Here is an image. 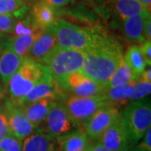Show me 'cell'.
I'll return each mask as SVG.
<instances>
[{"label":"cell","instance_id":"6da1fadb","mask_svg":"<svg viewBox=\"0 0 151 151\" xmlns=\"http://www.w3.org/2000/svg\"><path fill=\"white\" fill-rule=\"evenodd\" d=\"M84 53L81 71L97 83L105 86L123 60V49L112 36L93 29L91 43Z\"/></svg>","mask_w":151,"mask_h":151},{"label":"cell","instance_id":"7a4b0ae2","mask_svg":"<svg viewBox=\"0 0 151 151\" xmlns=\"http://www.w3.org/2000/svg\"><path fill=\"white\" fill-rule=\"evenodd\" d=\"M48 70L45 65L29 58H24L8 82L10 101L19 104L22 99L43 78Z\"/></svg>","mask_w":151,"mask_h":151},{"label":"cell","instance_id":"3957f363","mask_svg":"<svg viewBox=\"0 0 151 151\" xmlns=\"http://www.w3.org/2000/svg\"><path fill=\"white\" fill-rule=\"evenodd\" d=\"M131 142L139 140L151 124L150 99L145 97L129 103L121 114Z\"/></svg>","mask_w":151,"mask_h":151},{"label":"cell","instance_id":"277c9868","mask_svg":"<svg viewBox=\"0 0 151 151\" xmlns=\"http://www.w3.org/2000/svg\"><path fill=\"white\" fill-rule=\"evenodd\" d=\"M84 53L74 50L60 49L58 46L44 60L42 64L48 67L55 82H59L71 73L81 70Z\"/></svg>","mask_w":151,"mask_h":151},{"label":"cell","instance_id":"5b68a950","mask_svg":"<svg viewBox=\"0 0 151 151\" xmlns=\"http://www.w3.org/2000/svg\"><path fill=\"white\" fill-rule=\"evenodd\" d=\"M55 28L59 48L84 52L91 43L93 29L57 19L55 21Z\"/></svg>","mask_w":151,"mask_h":151},{"label":"cell","instance_id":"8992f818","mask_svg":"<svg viewBox=\"0 0 151 151\" xmlns=\"http://www.w3.org/2000/svg\"><path fill=\"white\" fill-rule=\"evenodd\" d=\"M56 84L61 92H69L77 97L101 96L106 91L103 85L92 80L81 70L71 73Z\"/></svg>","mask_w":151,"mask_h":151},{"label":"cell","instance_id":"52a82bcc","mask_svg":"<svg viewBox=\"0 0 151 151\" xmlns=\"http://www.w3.org/2000/svg\"><path fill=\"white\" fill-rule=\"evenodd\" d=\"M108 104L103 95L95 97L70 96L65 103L70 117L78 125L86 124L97 110Z\"/></svg>","mask_w":151,"mask_h":151},{"label":"cell","instance_id":"ba28073f","mask_svg":"<svg viewBox=\"0 0 151 151\" xmlns=\"http://www.w3.org/2000/svg\"><path fill=\"white\" fill-rule=\"evenodd\" d=\"M46 132L55 139L76 129L78 124L70 117L64 103L53 102L45 119Z\"/></svg>","mask_w":151,"mask_h":151},{"label":"cell","instance_id":"9c48e42d","mask_svg":"<svg viewBox=\"0 0 151 151\" xmlns=\"http://www.w3.org/2000/svg\"><path fill=\"white\" fill-rule=\"evenodd\" d=\"M4 113L8 119L9 134L18 140H24L27 137L35 133L36 127L26 118L21 105L9 100L6 103Z\"/></svg>","mask_w":151,"mask_h":151},{"label":"cell","instance_id":"30bf717a","mask_svg":"<svg viewBox=\"0 0 151 151\" xmlns=\"http://www.w3.org/2000/svg\"><path fill=\"white\" fill-rule=\"evenodd\" d=\"M121 117L118 107L108 104L97 110L86 124L84 131L92 139H98L103 134Z\"/></svg>","mask_w":151,"mask_h":151},{"label":"cell","instance_id":"8fae6325","mask_svg":"<svg viewBox=\"0 0 151 151\" xmlns=\"http://www.w3.org/2000/svg\"><path fill=\"white\" fill-rule=\"evenodd\" d=\"M63 95L64 92L60 91L53 76L48 70L43 76V78L22 99L19 105H26L42 99L55 101L57 99H60Z\"/></svg>","mask_w":151,"mask_h":151},{"label":"cell","instance_id":"7c38bea8","mask_svg":"<svg viewBox=\"0 0 151 151\" xmlns=\"http://www.w3.org/2000/svg\"><path fill=\"white\" fill-rule=\"evenodd\" d=\"M98 139L99 144L111 151L123 150L131 142L122 117L111 125Z\"/></svg>","mask_w":151,"mask_h":151},{"label":"cell","instance_id":"4fadbf2b","mask_svg":"<svg viewBox=\"0 0 151 151\" xmlns=\"http://www.w3.org/2000/svg\"><path fill=\"white\" fill-rule=\"evenodd\" d=\"M57 47V40L55 34V23L44 29L40 35L35 41L27 58L37 61L39 63L43 60Z\"/></svg>","mask_w":151,"mask_h":151},{"label":"cell","instance_id":"5bb4252c","mask_svg":"<svg viewBox=\"0 0 151 151\" xmlns=\"http://www.w3.org/2000/svg\"><path fill=\"white\" fill-rule=\"evenodd\" d=\"M22 61L23 59L14 51L9 42L0 45V77L4 84H8Z\"/></svg>","mask_w":151,"mask_h":151},{"label":"cell","instance_id":"9a60e30c","mask_svg":"<svg viewBox=\"0 0 151 151\" xmlns=\"http://www.w3.org/2000/svg\"><path fill=\"white\" fill-rule=\"evenodd\" d=\"M88 138L84 129H76L56 138V144L60 151H86L88 150Z\"/></svg>","mask_w":151,"mask_h":151},{"label":"cell","instance_id":"2e32d148","mask_svg":"<svg viewBox=\"0 0 151 151\" xmlns=\"http://www.w3.org/2000/svg\"><path fill=\"white\" fill-rule=\"evenodd\" d=\"M47 132L38 131L23 140L22 151H55L56 141Z\"/></svg>","mask_w":151,"mask_h":151},{"label":"cell","instance_id":"e0dca14e","mask_svg":"<svg viewBox=\"0 0 151 151\" xmlns=\"http://www.w3.org/2000/svg\"><path fill=\"white\" fill-rule=\"evenodd\" d=\"M150 15V12H146L124 20V35L129 40L134 42L136 45L145 42L144 37V24L145 19Z\"/></svg>","mask_w":151,"mask_h":151},{"label":"cell","instance_id":"ac0fdd59","mask_svg":"<svg viewBox=\"0 0 151 151\" xmlns=\"http://www.w3.org/2000/svg\"><path fill=\"white\" fill-rule=\"evenodd\" d=\"M53 102L49 99H42L35 101L26 105H22L23 112L29 121L38 128L43 122L45 121L49 110Z\"/></svg>","mask_w":151,"mask_h":151},{"label":"cell","instance_id":"d6986e66","mask_svg":"<svg viewBox=\"0 0 151 151\" xmlns=\"http://www.w3.org/2000/svg\"><path fill=\"white\" fill-rule=\"evenodd\" d=\"M30 13L38 27L41 30L53 24L56 20L54 8L44 0L34 3L30 9Z\"/></svg>","mask_w":151,"mask_h":151},{"label":"cell","instance_id":"ffe728a7","mask_svg":"<svg viewBox=\"0 0 151 151\" xmlns=\"http://www.w3.org/2000/svg\"><path fill=\"white\" fill-rule=\"evenodd\" d=\"M114 13L123 21L130 17L150 12L139 0H109Z\"/></svg>","mask_w":151,"mask_h":151},{"label":"cell","instance_id":"44dd1931","mask_svg":"<svg viewBox=\"0 0 151 151\" xmlns=\"http://www.w3.org/2000/svg\"><path fill=\"white\" fill-rule=\"evenodd\" d=\"M134 82L119 87L106 89L103 96L105 97L108 104L119 108L120 106L128 105L131 103Z\"/></svg>","mask_w":151,"mask_h":151},{"label":"cell","instance_id":"7402d4cb","mask_svg":"<svg viewBox=\"0 0 151 151\" xmlns=\"http://www.w3.org/2000/svg\"><path fill=\"white\" fill-rule=\"evenodd\" d=\"M124 61L130 68L133 75L137 79L139 77L141 73L145 70L148 66L145 58L142 55L140 47L139 45H134L127 50L126 53L123 57Z\"/></svg>","mask_w":151,"mask_h":151},{"label":"cell","instance_id":"603a6c76","mask_svg":"<svg viewBox=\"0 0 151 151\" xmlns=\"http://www.w3.org/2000/svg\"><path fill=\"white\" fill-rule=\"evenodd\" d=\"M42 31L30 34V35H19L17 37H12V40L9 41V43L14 51L20 58L24 60L28 57L35 41L37 40V38L40 35Z\"/></svg>","mask_w":151,"mask_h":151},{"label":"cell","instance_id":"cb8c5ba5","mask_svg":"<svg viewBox=\"0 0 151 151\" xmlns=\"http://www.w3.org/2000/svg\"><path fill=\"white\" fill-rule=\"evenodd\" d=\"M135 81L136 78L134 77V76L133 75L130 68L123 60L118 69L111 76V77L109 78V80L104 86L106 89L114 88V87H119V86L129 84Z\"/></svg>","mask_w":151,"mask_h":151},{"label":"cell","instance_id":"d4e9b609","mask_svg":"<svg viewBox=\"0 0 151 151\" xmlns=\"http://www.w3.org/2000/svg\"><path fill=\"white\" fill-rule=\"evenodd\" d=\"M29 4L24 0H0V14H13L19 19L30 11Z\"/></svg>","mask_w":151,"mask_h":151},{"label":"cell","instance_id":"484cf974","mask_svg":"<svg viewBox=\"0 0 151 151\" xmlns=\"http://www.w3.org/2000/svg\"><path fill=\"white\" fill-rule=\"evenodd\" d=\"M41 31H43V30H41L38 27V25L36 24V23L35 21L32 14L29 11L27 14L17 19L12 35H13V37H17L19 35H30V34L41 32Z\"/></svg>","mask_w":151,"mask_h":151},{"label":"cell","instance_id":"4316f807","mask_svg":"<svg viewBox=\"0 0 151 151\" xmlns=\"http://www.w3.org/2000/svg\"><path fill=\"white\" fill-rule=\"evenodd\" d=\"M151 92V82H146L137 79L133 84V94L131 97V101H136L146 97Z\"/></svg>","mask_w":151,"mask_h":151},{"label":"cell","instance_id":"83f0119b","mask_svg":"<svg viewBox=\"0 0 151 151\" xmlns=\"http://www.w3.org/2000/svg\"><path fill=\"white\" fill-rule=\"evenodd\" d=\"M0 151H22L21 141L9 134L0 140Z\"/></svg>","mask_w":151,"mask_h":151},{"label":"cell","instance_id":"f1b7e54d","mask_svg":"<svg viewBox=\"0 0 151 151\" xmlns=\"http://www.w3.org/2000/svg\"><path fill=\"white\" fill-rule=\"evenodd\" d=\"M17 19L13 14H0V35L4 34H12Z\"/></svg>","mask_w":151,"mask_h":151},{"label":"cell","instance_id":"f546056e","mask_svg":"<svg viewBox=\"0 0 151 151\" xmlns=\"http://www.w3.org/2000/svg\"><path fill=\"white\" fill-rule=\"evenodd\" d=\"M140 47L142 55L145 58L146 64L148 66L151 65V41H145L143 44L139 45Z\"/></svg>","mask_w":151,"mask_h":151},{"label":"cell","instance_id":"4dcf8cb0","mask_svg":"<svg viewBox=\"0 0 151 151\" xmlns=\"http://www.w3.org/2000/svg\"><path fill=\"white\" fill-rule=\"evenodd\" d=\"M9 134L8 119L4 112H0V140Z\"/></svg>","mask_w":151,"mask_h":151},{"label":"cell","instance_id":"1f68e13d","mask_svg":"<svg viewBox=\"0 0 151 151\" xmlns=\"http://www.w3.org/2000/svg\"><path fill=\"white\" fill-rule=\"evenodd\" d=\"M139 151H151V128L147 130L144 139L138 147Z\"/></svg>","mask_w":151,"mask_h":151},{"label":"cell","instance_id":"d6a6232c","mask_svg":"<svg viewBox=\"0 0 151 151\" xmlns=\"http://www.w3.org/2000/svg\"><path fill=\"white\" fill-rule=\"evenodd\" d=\"M144 37L145 41H151V17L148 16L145 20L144 24Z\"/></svg>","mask_w":151,"mask_h":151},{"label":"cell","instance_id":"836d02e7","mask_svg":"<svg viewBox=\"0 0 151 151\" xmlns=\"http://www.w3.org/2000/svg\"><path fill=\"white\" fill-rule=\"evenodd\" d=\"M53 8H61L73 2L74 0H44Z\"/></svg>","mask_w":151,"mask_h":151},{"label":"cell","instance_id":"e575fe53","mask_svg":"<svg viewBox=\"0 0 151 151\" xmlns=\"http://www.w3.org/2000/svg\"><path fill=\"white\" fill-rule=\"evenodd\" d=\"M139 79H140L142 81H146V82H151V68L150 66H149V68H146L144 70L141 75L139 76Z\"/></svg>","mask_w":151,"mask_h":151},{"label":"cell","instance_id":"d590c367","mask_svg":"<svg viewBox=\"0 0 151 151\" xmlns=\"http://www.w3.org/2000/svg\"><path fill=\"white\" fill-rule=\"evenodd\" d=\"M90 151H111L108 150V149H106L104 146H103L101 144H99V143H97V145H95L94 146H92V148L89 150Z\"/></svg>","mask_w":151,"mask_h":151},{"label":"cell","instance_id":"8d00e7d4","mask_svg":"<svg viewBox=\"0 0 151 151\" xmlns=\"http://www.w3.org/2000/svg\"><path fill=\"white\" fill-rule=\"evenodd\" d=\"M142 3V4L145 7V9L148 11L150 12L151 10V0H139Z\"/></svg>","mask_w":151,"mask_h":151},{"label":"cell","instance_id":"74e56055","mask_svg":"<svg viewBox=\"0 0 151 151\" xmlns=\"http://www.w3.org/2000/svg\"><path fill=\"white\" fill-rule=\"evenodd\" d=\"M121 151H139V150H138V149H136V150H132L131 148H129V147L128 146L127 148H125L124 150H121Z\"/></svg>","mask_w":151,"mask_h":151},{"label":"cell","instance_id":"f35d334b","mask_svg":"<svg viewBox=\"0 0 151 151\" xmlns=\"http://www.w3.org/2000/svg\"><path fill=\"white\" fill-rule=\"evenodd\" d=\"M24 1H25V2H28V3H29V4H34L35 3V0H24ZM39 1V0H37Z\"/></svg>","mask_w":151,"mask_h":151},{"label":"cell","instance_id":"ab89813d","mask_svg":"<svg viewBox=\"0 0 151 151\" xmlns=\"http://www.w3.org/2000/svg\"><path fill=\"white\" fill-rule=\"evenodd\" d=\"M3 94H4V92H3V91H1V90H0V97L3 96Z\"/></svg>","mask_w":151,"mask_h":151},{"label":"cell","instance_id":"60d3db41","mask_svg":"<svg viewBox=\"0 0 151 151\" xmlns=\"http://www.w3.org/2000/svg\"><path fill=\"white\" fill-rule=\"evenodd\" d=\"M86 151H90V150H86Z\"/></svg>","mask_w":151,"mask_h":151},{"label":"cell","instance_id":"b9f144b4","mask_svg":"<svg viewBox=\"0 0 151 151\" xmlns=\"http://www.w3.org/2000/svg\"><path fill=\"white\" fill-rule=\"evenodd\" d=\"M55 151H57V150H55Z\"/></svg>","mask_w":151,"mask_h":151},{"label":"cell","instance_id":"7bdbcfd3","mask_svg":"<svg viewBox=\"0 0 151 151\" xmlns=\"http://www.w3.org/2000/svg\"><path fill=\"white\" fill-rule=\"evenodd\" d=\"M39 1H40V0H39Z\"/></svg>","mask_w":151,"mask_h":151}]
</instances>
